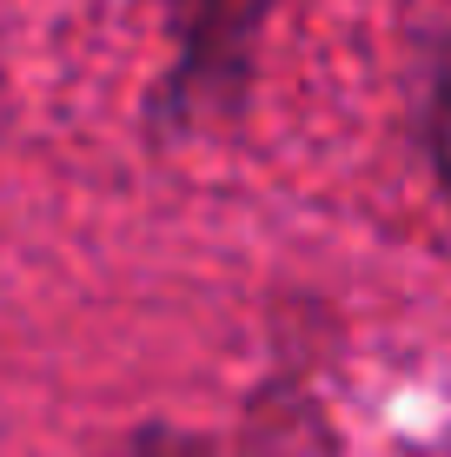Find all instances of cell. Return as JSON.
Segmentation results:
<instances>
[{
    "label": "cell",
    "instance_id": "cell-1",
    "mask_svg": "<svg viewBox=\"0 0 451 457\" xmlns=\"http://www.w3.org/2000/svg\"><path fill=\"white\" fill-rule=\"evenodd\" d=\"M113 457H213V451L199 445V437H186V431H139Z\"/></svg>",
    "mask_w": 451,
    "mask_h": 457
},
{
    "label": "cell",
    "instance_id": "cell-2",
    "mask_svg": "<svg viewBox=\"0 0 451 457\" xmlns=\"http://www.w3.org/2000/svg\"><path fill=\"white\" fill-rule=\"evenodd\" d=\"M431 166H438V186L451 199V80L431 93Z\"/></svg>",
    "mask_w": 451,
    "mask_h": 457
}]
</instances>
